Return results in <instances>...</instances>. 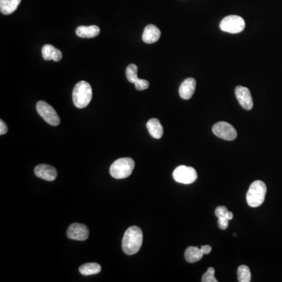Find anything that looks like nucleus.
<instances>
[{"label": "nucleus", "mask_w": 282, "mask_h": 282, "mask_svg": "<svg viewBox=\"0 0 282 282\" xmlns=\"http://www.w3.org/2000/svg\"><path fill=\"white\" fill-rule=\"evenodd\" d=\"M143 244V232L137 226L130 227L124 234L121 246L127 255H134L138 253Z\"/></svg>", "instance_id": "obj_1"}, {"label": "nucleus", "mask_w": 282, "mask_h": 282, "mask_svg": "<svg viewBox=\"0 0 282 282\" xmlns=\"http://www.w3.org/2000/svg\"><path fill=\"white\" fill-rule=\"evenodd\" d=\"M92 98V87L89 83L86 81H80L75 85L72 93V99L76 108H86L89 105Z\"/></svg>", "instance_id": "obj_2"}, {"label": "nucleus", "mask_w": 282, "mask_h": 282, "mask_svg": "<svg viewBox=\"0 0 282 282\" xmlns=\"http://www.w3.org/2000/svg\"><path fill=\"white\" fill-rule=\"evenodd\" d=\"M267 186L261 180H256L252 183L247 192V203L250 207L257 208L260 206L265 200Z\"/></svg>", "instance_id": "obj_3"}, {"label": "nucleus", "mask_w": 282, "mask_h": 282, "mask_svg": "<svg viewBox=\"0 0 282 282\" xmlns=\"http://www.w3.org/2000/svg\"><path fill=\"white\" fill-rule=\"evenodd\" d=\"M135 163L130 158H121L114 162L110 167V173L115 179H125L134 171Z\"/></svg>", "instance_id": "obj_4"}, {"label": "nucleus", "mask_w": 282, "mask_h": 282, "mask_svg": "<svg viewBox=\"0 0 282 282\" xmlns=\"http://www.w3.org/2000/svg\"><path fill=\"white\" fill-rule=\"evenodd\" d=\"M245 22L242 17L237 15H230L223 19L220 24V27L223 32L237 34L244 29Z\"/></svg>", "instance_id": "obj_5"}, {"label": "nucleus", "mask_w": 282, "mask_h": 282, "mask_svg": "<svg viewBox=\"0 0 282 282\" xmlns=\"http://www.w3.org/2000/svg\"><path fill=\"white\" fill-rule=\"evenodd\" d=\"M36 109L39 115L50 125L56 127L60 123V117L57 115L54 108L45 101H39L36 105Z\"/></svg>", "instance_id": "obj_6"}, {"label": "nucleus", "mask_w": 282, "mask_h": 282, "mask_svg": "<svg viewBox=\"0 0 282 282\" xmlns=\"http://www.w3.org/2000/svg\"><path fill=\"white\" fill-rule=\"evenodd\" d=\"M173 179L177 183L191 184L198 178L196 170L194 168L186 166H180L175 169L173 173Z\"/></svg>", "instance_id": "obj_7"}, {"label": "nucleus", "mask_w": 282, "mask_h": 282, "mask_svg": "<svg viewBox=\"0 0 282 282\" xmlns=\"http://www.w3.org/2000/svg\"><path fill=\"white\" fill-rule=\"evenodd\" d=\"M212 132L216 137L223 140L232 141L238 137V134L234 127L226 121H220L212 127Z\"/></svg>", "instance_id": "obj_8"}, {"label": "nucleus", "mask_w": 282, "mask_h": 282, "mask_svg": "<svg viewBox=\"0 0 282 282\" xmlns=\"http://www.w3.org/2000/svg\"><path fill=\"white\" fill-rule=\"evenodd\" d=\"M67 235L70 239L85 241L89 238V231L86 225L75 223L69 227L67 231Z\"/></svg>", "instance_id": "obj_9"}, {"label": "nucleus", "mask_w": 282, "mask_h": 282, "mask_svg": "<svg viewBox=\"0 0 282 282\" xmlns=\"http://www.w3.org/2000/svg\"><path fill=\"white\" fill-rule=\"evenodd\" d=\"M235 95L240 105L244 110L250 111L253 107V98L248 88L238 86L235 88Z\"/></svg>", "instance_id": "obj_10"}, {"label": "nucleus", "mask_w": 282, "mask_h": 282, "mask_svg": "<svg viewBox=\"0 0 282 282\" xmlns=\"http://www.w3.org/2000/svg\"><path fill=\"white\" fill-rule=\"evenodd\" d=\"M36 176L47 181H53L57 176L56 169L49 165L41 164L36 166L35 169Z\"/></svg>", "instance_id": "obj_11"}, {"label": "nucleus", "mask_w": 282, "mask_h": 282, "mask_svg": "<svg viewBox=\"0 0 282 282\" xmlns=\"http://www.w3.org/2000/svg\"><path fill=\"white\" fill-rule=\"evenodd\" d=\"M196 89V80L193 78H188L182 82L179 89L180 98L183 100H189L192 98Z\"/></svg>", "instance_id": "obj_12"}, {"label": "nucleus", "mask_w": 282, "mask_h": 282, "mask_svg": "<svg viewBox=\"0 0 282 282\" xmlns=\"http://www.w3.org/2000/svg\"><path fill=\"white\" fill-rule=\"evenodd\" d=\"M161 37V32L154 24H149L146 26L143 33V41L147 44H152L159 41Z\"/></svg>", "instance_id": "obj_13"}, {"label": "nucleus", "mask_w": 282, "mask_h": 282, "mask_svg": "<svg viewBox=\"0 0 282 282\" xmlns=\"http://www.w3.org/2000/svg\"><path fill=\"white\" fill-rule=\"evenodd\" d=\"M42 54L46 60H53L54 61H60L62 59V53L60 50L56 49L52 45H45L42 49Z\"/></svg>", "instance_id": "obj_14"}, {"label": "nucleus", "mask_w": 282, "mask_h": 282, "mask_svg": "<svg viewBox=\"0 0 282 282\" xmlns=\"http://www.w3.org/2000/svg\"><path fill=\"white\" fill-rule=\"evenodd\" d=\"M100 27L97 25L79 26L76 29V35L84 39L95 38L100 34Z\"/></svg>", "instance_id": "obj_15"}, {"label": "nucleus", "mask_w": 282, "mask_h": 282, "mask_svg": "<svg viewBox=\"0 0 282 282\" xmlns=\"http://www.w3.org/2000/svg\"><path fill=\"white\" fill-rule=\"evenodd\" d=\"M147 128L149 134L154 139H160L163 137V127L157 118H150L147 122Z\"/></svg>", "instance_id": "obj_16"}, {"label": "nucleus", "mask_w": 282, "mask_h": 282, "mask_svg": "<svg viewBox=\"0 0 282 282\" xmlns=\"http://www.w3.org/2000/svg\"><path fill=\"white\" fill-rule=\"evenodd\" d=\"M21 2V0H0V11L5 15L13 14Z\"/></svg>", "instance_id": "obj_17"}, {"label": "nucleus", "mask_w": 282, "mask_h": 282, "mask_svg": "<svg viewBox=\"0 0 282 282\" xmlns=\"http://www.w3.org/2000/svg\"><path fill=\"white\" fill-rule=\"evenodd\" d=\"M203 255L201 248L190 246L188 247L185 251L184 257L188 263H196L202 260Z\"/></svg>", "instance_id": "obj_18"}, {"label": "nucleus", "mask_w": 282, "mask_h": 282, "mask_svg": "<svg viewBox=\"0 0 282 282\" xmlns=\"http://www.w3.org/2000/svg\"><path fill=\"white\" fill-rule=\"evenodd\" d=\"M79 271L83 275L89 276L99 274L101 271V267L99 263H89L83 264L79 267Z\"/></svg>", "instance_id": "obj_19"}, {"label": "nucleus", "mask_w": 282, "mask_h": 282, "mask_svg": "<svg viewBox=\"0 0 282 282\" xmlns=\"http://www.w3.org/2000/svg\"><path fill=\"white\" fill-rule=\"evenodd\" d=\"M238 280L240 282L251 281V272L248 267L241 265L238 269Z\"/></svg>", "instance_id": "obj_20"}, {"label": "nucleus", "mask_w": 282, "mask_h": 282, "mask_svg": "<svg viewBox=\"0 0 282 282\" xmlns=\"http://www.w3.org/2000/svg\"><path fill=\"white\" fill-rule=\"evenodd\" d=\"M137 72H138V67L137 65H134V64L129 65L128 67L127 68V72H126L129 82H131V83H135L138 80Z\"/></svg>", "instance_id": "obj_21"}, {"label": "nucleus", "mask_w": 282, "mask_h": 282, "mask_svg": "<svg viewBox=\"0 0 282 282\" xmlns=\"http://www.w3.org/2000/svg\"><path fill=\"white\" fill-rule=\"evenodd\" d=\"M215 214L218 218L220 217H225L228 220V221H231L234 217V215H233L232 212H230L225 206H219L215 209Z\"/></svg>", "instance_id": "obj_22"}, {"label": "nucleus", "mask_w": 282, "mask_h": 282, "mask_svg": "<svg viewBox=\"0 0 282 282\" xmlns=\"http://www.w3.org/2000/svg\"><path fill=\"white\" fill-rule=\"evenodd\" d=\"M215 269L213 267H209L207 271L202 276V282H218L217 279L215 278Z\"/></svg>", "instance_id": "obj_23"}, {"label": "nucleus", "mask_w": 282, "mask_h": 282, "mask_svg": "<svg viewBox=\"0 0 282 282\" xmlns=\"http://www.w3.org/2000/svg\"><path fill=\"white\" fill-rule=\"evenodd\" d=\"M134 84H135V87L137 90H144V89H147V88L149 87V85H150L148 81L145 80V79H140Z\"/></svg>", "instance_id": "obj_24"}, {"label": "nucleus", "mask_w": 282, "mask_h": 282, "mask_svg": "<svg viewBox=\"0 0 282 282\" xmlns=\"http://www.w3.org/2000/svg\"><path fill=\"white\" fill-rule=\"evenodd\" d=\"M229 225V221L225 217L218 218V226L221 230H226Z\"/></svg>", "instance_id": "obj_25"}, {"label": "nucleus", "mask_w": 282, "mask_h": 282, "mask_svg": "<svg viewBox=\"0 0 282 282\" xmlns=\"http://www.w3.org/2000/svg\"><path fill=\"white\" fill-rule=\"evenodd\" d=\"M8 131V127L7 124L3 120H0V135H4Z\"/></svg>", "instance_id": "obj_26"}, {"label": "nucleus", "mask_w": 282, "mask_h": 282, "mask_svg": "<svg viewBox=\"0 0 282 282\" xmlns=\"http://www.w3.org/2000/svg\"><path fill=\"white\" fill-rule=\"evenodd\" d=\"M201 249H202L203 254H209L212 251V247L209 246V245H203V246L201 247Z\"/></svg>", "instance_id": "obj_27"}]
</instances>
